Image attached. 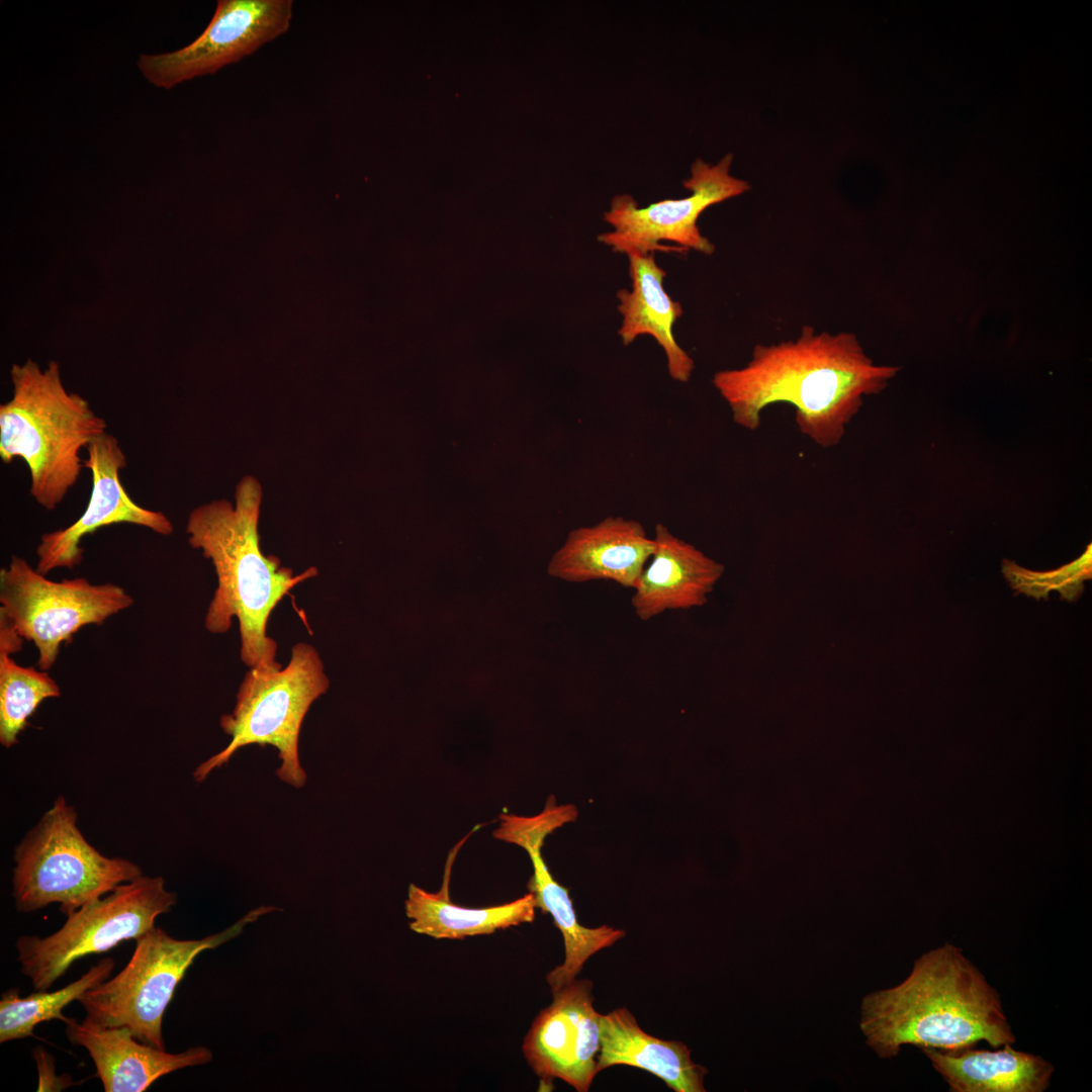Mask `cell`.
<instances>
[{
  "label": "cell",
  "instance_id": "6da1fadb",
  "mask_svg": "<svg viewBox=\"0 0 1092 1092\" xmlns=\"http://www.w3.org/2000/svg\"><path fill=\"white\" fill-rule=\"evenodd\" d=\"M899 370L876 365L854 334L804 326L794 341L755 345L744 367L717 371L712 383L741 428L756 431L763 410L785 402L801 434L826 449L841 442L863 397L884 390Z\"/></svg>",
  "mask_w": 1092,
  "mask_h": 1092
},
{
  "label": "cell",
  "instance_id": "7a4b0ae2",
  "mask_svg": "<svg viewBox=\"0 0 1092 1092\" xmlns=\"http://www.w3.org/2000/svg\"><path fill=\"white\" fill-rule=\"evenodd\" d=\"M859 1013L867 1044L883 1059L906 1044L951 1051L1016 1042L999 993L949 942L917 958L900 984L866 995Z\"/></svg>",
  "mask_w": 1092,
  "mask_h": 1092
},
{
  "label": "cell",
  "instance_id": "3957f363",
  "mask_svg": "<svg viewBox=\"0 0 1092 1092\" xmlns=\"http://www.w3.org/2000/svg\"><path fill=\"white\" fill-rule=\"evenodd\" d=\"M235 506L226 499L212 500L189 515L188 543L212 562L217 587L208 606L204 625L222 634L236 618L240 626V655L248 667L272 664L277 644L266 634L268 618L299 582L317 574L309 567L297 575L275 556L260 548L258 523L262 487L253 476L237 485Z\"/></svg>",
  "mask_w": 1092,
  "mask_h": 1092
},
{
  "label": "cell",
  "instance_id": "277c9868",
  "mask_svg": "<svg viewBox=\"0 0 1092 1092\" xmlns=\"http://www.w3.org/2000/svg\"><path fill=\"white\" fill-rule=\"evenodd\" d=\"M10 377L12 396L0 405V458L26 463L31 496L52 511L79 479L81 451L107 425L85 398L66 389L55 361L44 369L31 359L13 364Z\"/></svg>",
  "mask_w": 1092,
  "mask_h": 1092
},
{
  "label": "cell",
  "instance_id": "5b68a950",
  "mask_svg": "<svg viewBox=\"0 0 1092 1092\" xmlns=\"http://www.w3.org/2000/svg\"><path fill=\"white\" fill-rule=\"evenodd\" d=\"M329 687L321 656L307 643L292 647L285 667L278 662L250 667L239 688L233 712L220 718L221 729L231 736V741L198 765L194 780L203 782L242 747L271 745L278 750L281 761L277 777L294 788H302L306 774L298 755L300 727L311 704Z\"/></svg>",
  "mask_w": 1092,
  "mask_h": 1092
},
{
  "label": "cell",
  "instance_id": "8992f818",
  "mask_svg": "<svg viewBox=\"0 0 1092 1092\" xmlns=\"http://www.w3.org/2000/svg\"><path fill=\"white\" fill-rule=\"evenodd\" d=\"M12 896L19 912L52 903L69 916L143 875L130 860L107 857L85 839L77 812L58 797L14 853Z\"/></svg>",
  "mask_w": 1092,
  "mask_h": 1092
},
{
  "label": "cell",
  "instance_id": "52a82bcc",
  "mask_svg": "<svg viewBox=\"0 0 1092 1092\" xmlns=\"http://www.w3.org/2000/svg\"><path fill=\"white\" fill-rule=\"evenodd\" d=\"M271 910H253L223 931L201 939H177L154 926L135 940L129 962L116 976L79 998L86 1017L102 1026L126 1027L139 1041L166 1050L163 1016L195 958L236 937Z\"/></svg>",
  "mask_w": 1092,
  "mask_h": 1092
},
{
  "label": "cell",
  "instance_id": "ba28073f",
  "mask_svg": "<svg viewBox=\"0 0 1092 1092\" xmlns=\"http://www.w3.org/2000/svg\"><path fill=\"white\" fill-rule=\"evenodd\" d=\"M175 903L176 894L166 889L162 877L142 875L67 916L58 931L46 937L19 936V970L34 991L49 990L76 961L136 940Z\"/></svg>",
  "mask_w": 1092,
  "mask_h": 1092
},
{
  "label": "cell",
  "instance_id": "9c48e42d",
  "mask_svg": "<svg viewBox=\"0 0 1092 1092\" xmlns=\"http://www.w3.org/2000/svg\"><path fill=\"white\" fill-rule=\"evenodd\" d=\"M0 623L33 642L40 670L56 662L62 643L82 627L101 625L129 608L133 599L113 583L92 584L84 577L50 580L22 557L12 555L0 569Z\"/></svg>",
  "mask_w": 1092,
  "mask_h": 1092
},
{
  "label": "cell",
  "instance_id": "30bf717a",
  "mask_svg": "<svg viewBox=\"0 0 1092 1092\" xmlns=\"http://www.w3.org/2000/svg\"><path fill=\"white\" fill-rule=\"evenodd\" d=\"M732 160L731 154L716 165L697 159L691 167V177L682 183L691 192L684 198L663 199L639 207L631 195H616L604 214L613 231L601 234L598 240L626 255L655 251L686 253L691 249L705 255L713 254L714 245L698 226L701 213L750 188L747 181L730 174Z\"/></svg>",
  "mask_w": 1092,
  "mask_h": 1092
},
{
  "label": "cell",
  "instance_id": "8fae6325",
  "mask_svg": "<svg viewBox=\"0 0 1092 1092\" xmlns=\"http://www.w3.org/2000/svg\"><path fill=\"white\" fill-rule=\"evenodd\" d=\"M291 0H218L203 32L171 53L140 55L138 67L153 85L170 89L237 63L285 33Z\"/></svg>",
  "mask_w": 1092,
  "mask_h": 1092
},
{
  "label": "cell",
  "instance_id": "7c38bea8",
  "mask_svg": "<svg viewBox=\"0 0 1092 1092\" xmlns=\"http://www.w3.org/2000/svg\"><path fill=\"white\" fill-rule=\"evenodd\" d=\"M576 817L577 811L573 805H557L555 798L550 796L544 810L538 815L524 817L502 813L499 825L492 833L495 839L519 845L527 851L533 864L528 890L534 895L537 908L551 915L563 936L564 961L546 978L551 992L575 980L592 956L625 936L624 930L609 925H581L568 890L553 878L543 859L541 849L546 836Z\"/></svg>",
  "mask_w": 1092,
  "mask_h": 1092
},
{
  "label": "cell",
  "instance_id": "4fadbf2b",
  "mask_svg": "<svg viewBox=\"0 0 1092 1092\" xmlns=\"http://www.w3.org/2000/svg\"><path fill=\"white\" fill-rule=\"evenodd\" d=\"M552 995V1003L540 1011L524 1038V1057L542 1086L557 1078L586 1092L598 1074L601 1049L593 982L575 979Z\"/></svg>",
  "mask_w": 1092,
  "mask_h": 1092
},
{
  "label": "cell",
  "instance_id": "5bb4252c",
  "mask_svg": "<svg viewBox=\"0 0 1092 1092\" xmlns=\"http://www.w3.org/2000/svg\"><path fill=\"white\" fill-rule=\"evenodd\" d=\"M84 466L91 471L92 490L85 512L67 528L44 533L36 547V570L48 574L56 568H74L83 559L82 538L118 523L146 527L160 535H170L173 525L160 512L145 509L127 494L120 481L126 457L117 439L103 433L86 448Z\"/></svg>",
  "mask_w": 1092,
  "mask_h": 1092
},
{
  "label": "cell",
  "instance_id": "9a60e30c",
  "mask_svg": "<svg viewBox=\"0 0 1092 1092\" xmlns=\"http://www.w3.org/2000/svg\"><path fill=\"white\" fill-rule=\"evenodd\" d=\"M654 549L640 522L610 516L572 530L549 562L548 573L570 582L610 580L633 589Z\"/></svg>",
  "mask_w": 1092,
  "mask_h": 1092
},
{
  "label": "cell",
  "instance_id": "2e32d148",
  "mask_svg": "<svg viewBox=\"0 0 1092 1092\" xmlns=\"http://www.w3.org/2000/svg\"><path fill=\"white\" fill-rule=\"evenodd\" d=\"M65 1032L88 1052L105 1092H144L162 1076L212 1060L205 1046L172 1054L139 1041L126 1027L102 1026L87 1017L67 1023Z\"/></svg>",
  "mask_w": 1092,
  "mask_h": 1092
},
{
  "label": "cell",
  "instance_id": "e0dca14e",
  "mask_svg": "<svg viewBox=\"0 0 1092 1092\" xmlns=\"http://www.w3.org/2000/svg\"><path fill=\"white\" fill-rule=\"evenodd\" d=\"M655 549L638 578L631 605L641 621L666 611L687 610L707 603L724 573L720 562L676 537L663 524L654 529Z\"/></svg>",
  "mask_w": 1092,
  "mask_h": 1092
},
{
  "label": "cell",
  "instance_id": "ac0fdd59",
  "mask_svg": "<svg viewBox=\"0 0 1092 1092\" xmlns=\"http://www.w3.org/2000/svg\"><path fill=\"white\" fill-rule=\"evenodd\" d=\"M627 256L632 289L622 288L617 292L622 315L618 334L622 343L628 346L639 336H651L665 353L669 376L688 382L695 362L674 339L673 325L681 316L682 307L664 289L666 272L657 265L654 253L631 252Z\"/></svg>",
  "mask_w": 1092,
  "mask_h": 1092
},
{
  "label": "cell",
  "instance_id": "d6986e66",
  "mask_svg": "<svg viewBox=\"0 0 1092 1092\" xmlns=\"http://www.w3.org/2000/svg\"><path fill=\"white\" fill-rule=\"evenodd\" d=\"M600 1037L598 1073L626 1065L653 1074L675 1092L706 1091L708 1071L692 1060L691 1050L679 1040L648 1034L626 1007L600 1015Z\"/></svg>",
  "mask_w": 1092,
  "mask_h": 1092
},
{
  "label": "cell",
  "instance_id": "ffe728a7",
  "mask_svg": "<svg viewBox=\"0 0 1092 1092\" xmlns=\"http://www.w3.org/2000/svg\"><path fill=\"white\" fill-rule=\"evenodd\" d=\"M920 1049L952 1092H1043L1055 1068L1038 1055L1004 1044L995 1051Z\"/></svg>",
  "mask_w": 1092,
  "mask_h": 1092
},
{
  "label": "cell",
  "instance_id": "44dd1931",
  "mask_svg": "<svg viewBox=\"0 0 1092 1092\" xmlns=\"http://www.w3.org/2000/svg\"><path fill=\"white\" fill-rule=\"evenodd\" d=\"M466 838L450 852L438 892H428L415 884L408 886L404 910L414 932L437 939H462L534 921L537 906L530 892L512 902L482 908L463 907L451 901L450 872L457 850Z\"/></svg>",
  "mask_w": 1092,
  "mask_h": 1092
},
{
  "label": "cell",
  "instance_id": "7402d4cb",
  "mask_svg": "<svg viewBox=\"0 0 1092 1092\" xmlns=\"http://www.w3.org/2000/svg\"><path fill=\"white\" fill-rule=\"evenodd\" d=\"M115 962L104 958L92 966L78 980L57 991H35L27 997H21L16 988L2 993L0 1000V1042L23 1039L34 1036V1027L53 1019L66 1024L73 1018L63 1014V1009L88 990L109 979Z\"/></svg>",
  "mask_w": 1092,
  "mask_h": 1092
},
{
  "label": "cell",
  "instance_id": "603a6c76",
  "mask_svg": "<svg viewBox=\"0 0 1092 1092\" xmlns=\"http://www.w3.org/2000/svg\"><path fill=\"white\" fill-rule=\"evenodd\" d=\"M11 654L0 648V742L5 747L17 743L18 734L43 700L61 695L47 671L21 666Z\"/></svg>",
  "mask_w": 1092,
  "mask_h": 1092
},
{
  "label": "cell",
  "instance_id": "cb8c5ba5",
  "mask_svg": "<svg viewBox=\"0 0 1092 1092\" xmlns=\"http://www.w3.org/2000/svg\"><path fill=\"white\" fill-rule=\"evenodd\" d=\"M1002 572L1013 589L1034 599H1046L1057 590L1067 601L1077 600L1084 590V581L1092 574V546L1074 561L1050 571H1033L1004 559Z\"/></svg>",
  "mask_w": 1092,
  "mask_h": 1092
},
{
  "label": "cell",
  "instance_id": "d4e9b609",
  "mask_svg": "<svg viewBox=\"0 0 1092 1092\" xmlns=\"http://www.w3.org/2000/svg\"><path fill=\"white\" fill-rule=\"evenodd\" d=\"M32 1056L38 1071L37 1091H61L77 1085L69 1075H56L55 1058L41 1046L34 1048Z\"/></svg>",
  "mask_w": 1092,
  "mask_h": 1092
}]
</instances>
